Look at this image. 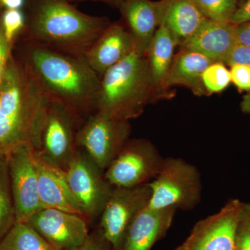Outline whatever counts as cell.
Instances as JSON below:
<instances>
[{
	"label": "cell",
	"mask_w": 250,
	"mask_h": 250,
	"mask_svg": "<svg viewBox=\"0 0 250 250\" xmlns=\"http://www.w3.org/2000/svg\"><path fill=\"white\" fill-rule=\"evenodd\" d=\"M15 56L50 101L65 106L81 123L97 112L101 79L84 57L18 39Z\"/></svg>",
	"instance_id": "cell-1"
},
{
	"label": "cell",
	"mask_w": 250,
	"mask_h": 250,
	"mask_svg": "<svg viewBox=\"0 0 250 250\" xmlns=\"http://www.w3.org/2000/svg\"><path fill=\"white\" fill-rule=\"evenodd\" d=\"M24 9L25 25L18 39L82 57L111 22L82 12L70 0H26Z\"/></svg>",
	"instance_id": "cell-2"
},
{
	"label": "cell",
	"mask_w": 250,
	"mask_h": 250,
	"mask_svg": "<svg viewBox=\"0 0 250 250\" xmlns=\"http://www.w3.org/2000/svg\"><path fill=\"white\" fill-rule=\"evenodd\" d=\"M49 100L14 52L0 86V154L28 145L39 151Z\"/></svg>",
	"instance_id": "cell-3"
},
{
	"label": "cell",
	"mask_w": 250,
	"mask_h": 250,
	"mask_svg": "<svg viewBox=\"0 0 250 250\" xmlns=\"http://www.w3.org/2000/svg\"><path fill=\"white\" fill-rule=\"evenodd\" d=\"M157 100L147 59L134 51L101 77L97 112L129 121Z\"/></svg>",
	"instance_id": "cell-4"
},
{
	"label": "cell",
	"mask_w": 250,
	"mask_h": 250,
	"mask_svg": "<svg viewBox=\"0 0 250 250\" xmlns=\"http://www.w3.org/2000/svg\"><path fill=\"white\" fill-rule=\"evenodd\" d=\"M149 187L152 196L148 207L193 209L201 200L202 182L195 166L179 158L164 159L162 167Z\"/></svg>",
	"instance_id": "cell-5"
},
{
	"label": "cell",
	"mask_w": 250,
	"mask_h": 250,
	"mask_svg": "<svg viewBox=\"0 0 250 250\" xmlns=\"http://www.w3.org/2000/svg\"><path fill=\"white\" fill-rule=\"evenodd\" d=\"M131 132L129 121L95 112L79 127L77 146L104 172L129 141Z\"/></svg>",
	"instance_id": "cell-6"
},
{
	"label": "cell",
	"mask_w": 250,
	"mask_h": 250,
	"mask_svg": "<svg viewBox=\"0 0 250 250\" xmlns=\"http://www.w3.org/2000/svg\"><path fill=\"white\" fill-rule=\"evenodd\" d=\"M65 172L83 216L88 220L101 215L114 188L105 178L104 172L78 148Z\"/></svg>",
	"instance_id": "cell-7"
},
{
	"label": "cell",
	"mask_w": 250,
	"mask_h": 250,
	"mask_svg": "<svg viewBox=\"0 0 250 250\" xmlns=\"http://www.w3.org/2000/svg\"><path fill=\"white\" fill-rule=\"evenodd\" d=\"M82 125L62 104L49 100L41 136L39 155L48 164L65 170L78 150L77 134Z\"/></svg>",
	"instance_id": "cell-8"
},
{
	"label": "cell",
	"mask_w": 250,
	"mask_h": 250,
	"mask_svg": "<svg viewBox=\"0 0 250 250\" xmlns=\"http://www.w3.org/2000/svg\"><path fill=\"white\" fill-rule=\"evenodd\" d=\"M164 161L151 141L129 139L104 171V177L113 187H138L155 179Z\"/></svg>",
	"instance_id": "cell-9"
},
{
	"label": "cell",
	"mask_w": 250,
	"mask_h": 250,
	"mask_svg": "<svg viewBox=\"0 0 250 250\" xmlns=\"http://www.w3.org/2000/svg\"><path fill=\"white\" fill-rule=\"evenodd\" d=\"M149 184L138 187H114L101 213L100 229L113 250H121L128 227L135 216L149 205Z\"/></svg>",
	"instance_id": "cell-10"
},
{
	"label": "cell",
	"mask_w": 250,
	"mask_h": 250,
	"mask_svg": "<svg viewBox=\"0 0 250 250\" xmlns=\"http://www.w3.org/2000/svg\"><path fill=\"white\" fill-rule=\"evenodd\" d=\"M36 151L24 145L7 154L16 222H27L31 215L43 208L39 197Z\"/></svg>",
	"instance_id": "cell-11"
},
{
	"label": "cell",
	"mask_w": 250,
	"mask_h": 250,
	"mask_svg": "<svg viewBox=\"0 0 250 250\" xmlns=\"http://www.w3.org/2000/svg\"><path fill=\"white\" fill-rule=\"evenodd\" d=\"M243 205L236 199L229 200L218 213L197 222L186 241L174 250H236Z\"/></svg>",
	"instance_id": "cell-12"
},
{
	"label": "cell",
	"mask_w": 250,
	"mask_h": 250,
	"mask_svg": "<svg viewBox=\"0 0 250 250\" xmlns=\"http://www.w3.org/2000/svg\"><path fill=\"white\" fill-rule=\"evenodd\" d=\"M26 223L56 250L74 249L90 234L84 217L56 208H42Z\"/></svg>",
	"instance_id": "cell-13"
},
{
	"label": "cell",
	"mask_w": 250,
	"mask_h": 250,
	"mask_svg": "<svg viewBox=\"0 0 250 250\" xmlns=\"http://www.w3.org/2000/svg\"><path fill=\"white\" fill-rule=\"evenodd\" d=\"M169 0H123L118 9L134 39L135 51L146 57L165 15Z\"/></svg>",
	"instance_id": "cell-14"
},
{
	"label": "cell",
	"mask_w": 250,
	"mask_h": 250,
	"mask_svg": "<svg viewBox=\"0 0 250 250\" xmlns=\"http://www.w3.org/2000/svg\"><path fill=\"white\" fill-rule=\"evenodd\" d=\"M135 51L132 36L123 21L111 22L84 54L94 72L101 77L105 72Z\"/></svg>",
	"instance_id": "cell-15"
},
{
	"label": "cell",
	"mask_w": 250,
	"mask_h": 250,
	"mask_svg": "<svg viewBox=\"0 0 250 250\" xmlns=\"http://www.w3.org/2000/svg\"><path fill=\"white\" fill-rule=\"evenodd\" d=\"M177 209L173 207L143 208L130 223L121 250H150L166 236Z\"/></svg>",
	"instance_id": "cell-16"
},
{
	"label": "cell",
	"mask_w": 250,
	"mask_h": 250,
	"mask_svg": "<svg viewBox=\"0 0 250 250\" xmlns=\"http://www.w3.org/2000/svg\"><path fill=\"white\" fill-rule=\"evenodd\" d=\"M35 155L42 208H56L83 216L67 184L65 170L46 162L37 151Z\"/></svg>",
	"instance_id": "cell-17"
},
{
	"label": "cell",
	"mask_w": 250,
	"mask_h": 250,
	"mask_svg": "<svg viewBox=\"0 0 250 250\" xmlns=\"http://www.w3.org/2000/svg\"><path fill=\"white\" fill-rule=\"evenodd\" d=\"M236 24L207 20L199 30L180 45V49L193 51L213 62H224L237 43Z\"/></svg>",
	"instance_id": "cell-18"
},
{
	"label": "cell",
	"mask_w": 250,
	"mask_h": 250,
	"mask_svg": "<svg viewBox=\"0 0 250 250\" xmlns=\"http://www.w3.org/2000/svg\"><path fill=\"white\" fill-rule=\"evenodd\" d=\"M211 60L205 56L185 49L174 55L172 65L163 85V92L167 98V90L175 85H182L197 96L207 95L202 83V75Z\"/></svg>",
	"instance_id": "cell-19"
},
{
	"label": "cell",
	"mask_w": 250,
	"mask_h": 250,
	"mask_svg": "<svg viewBox=\"0 0 250 250\" xmlns=\"http://www.w3.org/2000/svg\"><path fill=\"white\" fill-rule=\"evenodd\" d=\"M177 45L178 42L170 29L161 22L146 55L153 85L159 100L167 98L163 92V85L172 65L174 49Z\"/></svg>",
	"instance_id": "cell-20"
},
{
	"label": "cell",
	"mask_w": 250,
	"mask_h": 250,
	"mask_svg": "<svg viewBox=\"0 0 250 250\" xmlns=\"http://www.w3.org/2000/svg\"><path fill=\"white\" fill-rule=\"evenodd\" d=\"M207 21L194 0H169L162 22L180 45Z\"/></svg>",
	"instance_id": "cell-21"
},
{
	"label": "cell",
	"mask_w": 250,
	"mask_h": 250,
	"mask_svg": "<svg viewBox=\"0 0 250 250\" xmlns=\"http://www.w3.org/2000/svg\"><path fill=\"white\" fill-rule=\"evenodd\" d=\"M0 250H56L26 222H16L0 241Z\"/></svg>",
	"instance_id": "cell-22"
},
{
	"label": "cell",
	"mask_w": 250,
	"mask_h": 250,
	"mask_svg": "<svg viewBox=\"0 0 250 250\" xmlns=\"http://www.w3.org/2000/svg\"><path fill=\"white\" fill-rule=\"evenodd\" d=\"M16 223L7 154H0V241Z\"/></svg>",
	"instance_id": "cell-23"
},
{
	"label": "cell",
	"mask_w": 250,
	"mask_h": 250,
	"mask_svg": "<svg viewBox=\"0 0 250 250\" xmlns=\"http://www.w3.org/2000/svg\"><path fill=\"white\" fill-rule=\"evenodd\" d=\"M207 20L230 23L239 4V0H194Z\"/></svg>",
	"instance_id": "cell-24"
},
{
	"label": "cell",
	"mask_w": 250,
	"mask_h": 250,
	"mask_svg": "<svg viewBox=\"0 0 250 250\" xmlns=\"http://www.w3.org/2000/svg\"><path fill=\"white\" fill-rule=\"evenodd\" d=\"M202 80L207 95L223 91L231 82L229 70L221 62L210 64L204 71Z\"/></svg>",
	"instance_id": "cell-25"
},
{
	"label": "cell",
	"mask_w": 250,
	"mask_h": 250,
	"mask_svg": "<svg viewBox=\"0 0 250 250\" xmlns=\"http://www.w3.org/2000/svg\"><path fill=\"white\" fill-rule=\"evenodd\" d=\"M1 23L6 39L16 42L25 25L24 11L21 9H4L0 13Z\"/></svg>",
	"instance_id": "cell-26"
},
{
	"label": "cell",
	"mask_w": 250,
	"mask_h": 250,
	"mask_svg": "<svg viewBox=\"0 0 250 250\" xmlns=\"http://www.w3.org/2000/svg\"><path fill=\"white\" fill-rule=\"evenodd\" d=\"M236 250H250V205L243 203L236 233Z\"/></svg>",
	"instance_id": "cell-27"
},
{
	"label": "cell",
	"mask_w": 250,
	"mask_h": 250,
	"mask_svg": "<svg viewBox=\"0 0 250 250\" xmlns=\"http://www.w3.org/2000/svg\"><path fill=\"white\" fill-rule=\"evenodd\" d=\"M15 43L16 42H10L6 39L0 17V86L4 79L8 62L14 52Z\"/></svg>",
	"instance_id": "cell-28"
},
{
	"label": "cell",
	"mask_w": 250,
	"mask_h": 250,
	"mask_svg": "<svg viewBox=\"0 0 250 250\" xmlns=\"http://www.w3.org/2000/svg\"><path fill=\"white\" fill-rule=\"evenodd\" d=\"M223 63L230 67L233 65L250 67V47L237 42Z\"/></svg>",
	"instance_id": "cell-29"
},
{
	"label": "cell",
	"mask_w": 250,
	"mask_h": 250,
	"mask_svg": "<svg viewBox=\"0 0 250 250\" xmlns=\"http://www.w3.org/2000/svg\"><path fill=\"white\" fill-rule=\"evenodd\" d=\"M230 67L231 82L238 89L250 92V67L243 65H233Z\"/></svg>",
	"instance_id": "cell-30"
},
{
	"label": "cell",
	"mask_w": 250,
	"mask_h": 250,
	"mask_svg": "<svg viewBox=\"0 0 250 250\" xmlns=\"http://www.w3.org/2000/svg\"><path fill=\"white\" fill-rule=\"evenodd\" d=\"M71 250H113V248L99 229L95 232L90 233L82 245Z\"/></svg>",
	"instance_id": "cell-31"
},
{
	"label": "cell",
	"mask_w": 250,
	"mask_h": 250,
	"mask_svg": "<svg viewBox=\"0 0 250 250\" xmlns=\"http://www.w3.org/2000/svg\"><path fill=\"white\" fill-rule=\"evenodd\" d=\"M248 22H250V0H243L238 4L231 18V23L240 24Z\"/></svg>",
	"instance_id": "cell-32"
},
{
	"label": "cell",
	"mask_w": 250,
	"mask_h": 250,
	"mask_svg": "<svg viewBox=\"0 0 250 250\" xmlns=\"http://www.w3.org/2000/svg\"><path fill=\"white\" fill-rule=\"evenodd\" d=\"M236 25L237 42L250 47V22Z\"/></svg>",
	"instance_id": "cell-33"
},
{
	"label": "cell",
	"mask_w": 250,
	"mask_h": 250,
	"mask_svg": "<svg viewBox=\"0 0 250 250\" xmlns=\"http://www.w3.org/2000/svg\"><path fill=\"white\" fill-rule=\"evenodd\" d=\"M26 0H0V4L4 9H21L24 8Z\"/></svg>",
	"instance_id": "cell-34"
},
{
	"label": "cell",
	"mask_w": 250,
	"mask_h": 250,
	"mask_svg": "<svg viewBox=\"0 0 250 250\" xmlns=\"http://www.w3.org/2000/svg\"><path fill=\"white\" fill-rule=\"evenodd\" d=\"M71 2H83V1H100V2L104 3L112 6V7L118 9L120 5L123 2V0H70Z\"/></svg>",
	"instance_id": "cell-35"
},
{
	"label": "cell",
	"mask_w": 250,
	"mask_h": 250,
	"mask_svg": "<svg viewBox=\"0 0 250 250\" xmlns=\"http://www.w3.org/2000/svg\"><path fill=\"white\" fill-rule=\"evenodd\" d=\"M240 106L243 113L250 116V91L243 97Z\"/></svg>",
	"instance_id": "cell-36"
},
{
	"label": "cell",
	"mask_w": 250,
	"mask_h": 250,
	"mask_svg": "<svg viewBox=\"0 0 250 250\" xmlns=\"http://www.w3.org/2000/svg\"><path fill=\"white\" fill-rule=\"evenodd\" d=\"M2 7L1 6V4H0V12H1V11H2Z\"/></svg>",
	"instance_id": "cell-37"
},
{
	"label": "cell",
	"mask_w": 250,
	"mask_h": 250,
	"mask_svg": "<svg viewBox=\"0 0 250 250\" xmlns=\"http://www.w3.org/2000/svg\"><path fill=\"white\" fill-rule=\"evenodd\" d=\"M243 1V0H239V2H240V1Z\"/></svg>",
	"instance_id": "cell-38"
}]
</instances>
